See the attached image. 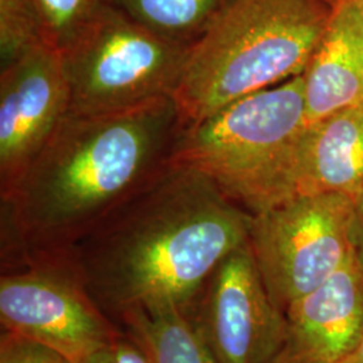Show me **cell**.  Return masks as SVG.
Here are the masks:
<instances>
[{"label":"cell","mask_w":363,"mask_h":363,"mask_svg":"<svg viewBox=\"0 0 363 363\" xmlns=\"http://www.w3.org/2000/svg\"><path fill=\"white\" fill-rule=\"evenodd\" d=\"M286 333L276 363H337L363 333V271L352 250L325 283L286 311Z\"/></svg>","instance_id":"30bf717a"},{"label":"cell","mask_w":363,"mask_h":363,"mask_svg":"<svg viewBox=\"0 0 363 363\" xmlns=\"http://www.w3.org/2000/svg\"><path fill=\"white\" fill-rule=\"evenodd\" d=\"M86 363H150L140 350L124 333L115 342L97 351Z\"/></svg>","instance_id":"e0dca14e"},{"label":"cell","mask_w":363,"mask_h":363,"mask_svg":"<svg viewBox=\"0 0 363 363\" xmlns=\"http://www.w3.org/2000/svg\"><path fill=\"white\" fill-rule=\"evenodd\" d=\"M308 123L363 104V10L339 1L306 70Z\"/></svg>","instance_id":"8fae6325"},{"label":"cell","mask_w":363,"mask_h":363,"mask_svg":"<svg viewBox=\"0 0 363 363\" xmlns=\"http://www.w3.org/2000/svg\"><path fill=\"white\" fill-rule=\"evenodd\" d=\"M189 52L106 4L61 54L69 115H109L174 97Z\"/></svg>","instance_id":"5b68a950"},{"label":"cell","mask_w":363,"mask_h":363,"mask_svg":"<svg viewBox=\"0 0 363 363\" xmlns=\"http://www.w3.org/2000/svg\"><path fill=\"white\" fill-rule=\"evenodd\" d=\"M67 113L58 52L40 43L0 67V196L16 189Z\"/></svg>","instance_id":"9c48e42d"},{"label":"cell","mask_w":363,"mask_h":363,"mask_svg":"<svg viewBox=\"0 0 363 363\" xmlns=\"http://www.w3.org/2000/svg\"><path fill=\"white\" fill-rule=\"evenodd\" d=\"M303 74L183 127L171 166L194 169L249 214L295 196L308 128Z\"/></svg>","instance_id":"277c9868"},{"label":"cell","mask_w":363,"mask_h":363,"mask_svg":"<svg viewBox=\"0 0 363 363\" xmlns=\"http://www.w3.org/2000/svg\"><path fill=\"white\" fill-rule=\"evenodd\" d=\"M337 363H363V333L352 350Z\"/></svg>","instance_id":"d6986e66"},{"label":"cell","mask_w":363,"mask_h":363,"mask_svg":"<svg viewBox=\"0 0 363 363\" xmlns=\"http://www.w3.org/2000/svg\"><path fill=\"white\" fill-rule=\"evenodd\" d=\"M0 323L86 363L123 335L91 298L73 250L39 255L0 276Z\"/></svg>","instance_id":"52a82bcc"},{"label":"cell","mask_w":363,"mask_h":363,"mask_svg":"<svg viewBox=\"0 0 363 363\" xmlns=\"http://www.w3.org/2000/svg\"><path fill=\"white\" fill-rule=\"evenodd\" d=\"M186 313L217 363H276L286 340V313L247 241L220 261Z\"/></svg>","instance_id":"ba28073f"},{"label":"cell","mask_w":363,"mask_h":363,"mask_svg":"<svg viewBox=\"0 0 363 363\" xmlns=\"http://www.w3.org/2000/svg\"><path fill=\"white\" fill-rule=\"evenodd\" d=\"M0 363H74L60 351L13 331L0 337Z\"/></svg>","instance_id":"2e32d148"},{"label":"cell","mask_w":363,"mask_h":363,"mask_svg":"<svg viewBox=\"0 0 363 363\" xmlns=\"http://www.w3.org/2000/svg\"><path fill=\"white\" fill-rule=\"evenodd\" d=\"M363 189V104L310 123L298 154L295 195L343 194Z\"/></svg>","instance_id":"7c38bea8"},{"label":"cell","mask_w":363,"mask_h":363,"mask_svg":"<svg viewBox=\"0 0 363 363\" xmlns=\"http://www.w3.org/2000/svg\"><path fill=\"white\" fill-rule=\"evenodd\" d=\"M352 245L363 271V189L352 198Z\"/></svg>","instance_id":"ac0fdd59"},{"label":"cell","mask_w":363,"mask_h":363,"mask_svg":"<svg viewBox=\"0 0 363 363\" xmlns=\"http://www.w3.org/2000/svg\"><path fill=\"white\" fill-rule=\"evenodd\" d=\"M247 245L273 303L286 313L350 257L352 198L295 195L252 214Z\"/></svg>","instance_id":"8992f818"},{"label":"cell","mask_w":363,"mask_h":363,"mask_svg":"<svg viewBox=\"0 0 363 363\" xmlns=\"http://www.w3.org/2000/svg\"><path fill=\"white\" fill-rule=\"evenodd\" d=\"M327 3H330V4H333V0H325Z\"/></svg>","instance_id":"44dd1931"},{"label":"cell","mask_w":363,"mask_h":363,"mask_svg":"<svg viewBox=\"0 0 363 363\" xmlns=\"http://www.w3.org/2000/svg\"><path fill=\"white\" fill-rule=\"evenodd\" d=\"M339 1H347V3H352V4H355V6L361 7L363 10V0H333V6H334L335 3H339Z\"/></svg>","instance_id":"ffe728a7"},{"label":"cell","mask_w":363,"mask_h":363,"mask_svg":"<svg viewBox=\"0 0 363 363\" xmlns=\"http://www.w3.org/2000/svg\"><path fill=\"white\" fill-rule=\"evenodd\" d=\"M333 7L325 0H232L190 48L174 93L183 125L303 74Z\"/></svg>","instance_id":"3957f363"},{"label":"cell","mask_w":363,"mask_h":363,"mask_svg":"<svg viewBox=\"0 0 363 363\" xmlns=\"http://www.w3.org/2000/svg\"><path fill=\"white\" fill-rule=\"evenodd\" d=\"M150 363H217L187 313L175 306L138 308L117 322Z\"/></svg>","instance_id":"4fadbf2b"},{"label":"cell","mask_w":363,"mask_h":363,"mask_svg":"<svg viewBox=\"0 0 363 363\" xmlns=\"http://www.w3.org/2000/svg\"><path fill=\"white\" fill-rule=\"evenodd\" d=\"M42 42L60 55L104 10L106 0H26Z\"/></svg>","instance_id":"9a60e30c"},{"label":"cell","mask_w":363,"mask_h":363,"mask_svg":"<svg viewBox=\"0 0 363 363\" xmlns=\"http://www.w3.org/2000/svg\"><path fill=\"white\" fill-rule=\"evenodd\" d=\"M232 0H106L162 38L191 48Z\"/></svg>","instance_id":"5bb4252c"},{"label":"cell","mask_w":363,"mask_h":363,"mask_svg":"<svg viewBox=\"0 0 363 363\" xmlns=\"http://www.w3.org/2000/svg\"><path fill=\"white\" fill-rule=\"evenodd\" d=\"M183 127L174 97L100 116L67 113L16 189L0 196L1 272L72 250L171 167Z\"/></svg>","instance_id":"6da1fadb"},{"label":"cell","mask_w":363,"mask_h":363,"mask_svg":"<svg viewBox=\"0 0 363 363\" xmlns=\"http://www.w3.org/2000/svg\"><path fill=\"white\" fill-rule=\"evenodd\" d=\"M250 218L202 174L171 166L72 250L113 322L138 308L187 312L220 261L247 242Z\"/></svg>","instance_id":"7a4b0ae2"}]
</instances>
